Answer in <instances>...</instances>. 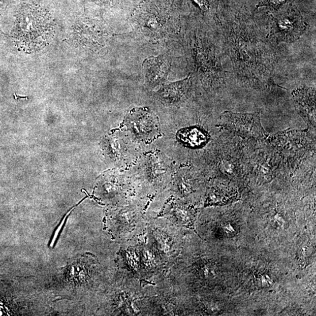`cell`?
Masks as SVG:
<instances>
[{
	"label": "cell",
	"mask_w": 316,
	"mask_h": 316,
	"mask_svg": "<svg viewBox=\"0 0 316 316\" xmlns=\"http://www.w3.org/2000/svg\"><path fill=\"white\" fill-rule=\"evenodd\" d=\"M55 33L51 15L41 8L25 6L19 15L15 30V41L26 52L38 51L47 45Z\"/></svg>",
	"instance_id": "1"
},
{
	"label": "cell",
	"mask_w": 316,
	"mask_h": 316,
	"mask_svg": "<svg viewBox=\"0 0 316 316\" xmlns=\"http://www.w3.org/2000/svg\"><path fill=\"white\" fill-rule=\"evenodd\" d=\"M306 28L299 11L291 8L273 19L271 36L276 41L292 43L298 40Z\"/></svg>",
	"instance_id": "2"
},
{
	"label": "cell",
	"mask_w": 316,
	"mask_h": 316,
	"mask_svg": "<svg viewBox=\"0 0 316 316\" xmlns=\"http://www.w3.org/2000/svg\"><path fill=\"white\" fill-rule=\"evenodd\" d=\"M225 129L238 136L254 139L266 137L259 113H236L225 111L220 117Z\"/></svg>",
	"instance_id": "3"
},
{
	"label": "cell",
	"mask_w": 316,
	"mask_h": 316,
	"mask_svg": "<svg viewBox=\"0 0 316 316\" xmlns=\"http://www.w3.org/2000/svg\"><path fill=\"white\" fill-rule=\"evenodd\" d=\"M171 63L168 57L164 55L151 57L144 61L146 79L149 86L155 87L164 82L170 70Z\"/></svg>",
	"instance_id": "4"
},
{
	"label": "cell",
	"mask_w": 316,
	"mask_h": 316,
	"mask_svg": "<svg viewBox=\"0 0 316 316\" xmlns=\"http://www.w3.org/2000/svg\"><path fill=\"white\" fill-rule=\"evenodd\" d=\"M131 130L138 138H148L156 130L155 119L151 114L144 109H134L127 117Z\"/></svg>",
	"instance_id": "5"
},
{
	"label": "cell",
	"mask_w": 316,
	"mask_h": 316,
	"mask_svg": "<svg viewBox=\"0 0 316 316\" xmlns=\"http://www.w3.org/2000/svg\"><path fill=\"white\" fill-rule=\"evenodd\" d=\"M191 86L190 76L178 82L165 84L157 91L158 99L167 105H178L186 99Z\"/></svg>",
	"instance_id": "6"
},
{
	"label": "cell",
	"mask_w": 316,
	"mask_h": 316,
	"mask_svg": "<svg viewBox=\"0 0 316 316\" xmlns=\"http://www.w3.org/2000/svg\"><path fill=\"white\" fill-rule=\"evenodd\" d=\"M294 99L296 106L302 114L315 120V92L309 88L295 90Z\"/></svg>",
	"instance_id": "7"
},
{
	"label": "cell",
	"mask_w": 316,
	"mask_h": 316,
	"mask_svg": "<svg viewBox=\"0 0 316 316\" xmlns=\"http://www.w3.org/2000/svg\"><path fill=\"white\" fill-rule=\"evenodd\" d=\"M181 140L188 146L195 147L202 145L206 142L207 137L201 131L198 129H187L181 132Z\"/></svg>",
	"instance_id": "8"
},
{
	"label": "cell",
	"mask_w": 316,
	"mask_h": 316,
	"mask_svg": "<svg viewBox=\"0 0 316 316\" xmlns=\"http://www.w3.org/2000/svg\"><path fill=\"white\" fill-rule=\"evenodd\" d=\"M147 163L146 171L152 179L159 178L158 176L163 175L167 171V165L164 164V161L157 157L151 158Z\"/></svg>",
	"instance_id": "9"
},
{
	"label": "cell",
	"mask_w": 316,
	"mask_h": 316,
	"mask_svg": "<svg viewBox=\"0 0 316 316\" xmlns=\"http://www.w3.org/2000/svg\"><path fill=\"white\" fill-rule=\"evenodd\" d=\"M295 0H260L257 8L267 7L275 10L291 5Z\"/></svg>",
	"instance_id": "10"
}]
</instances>
